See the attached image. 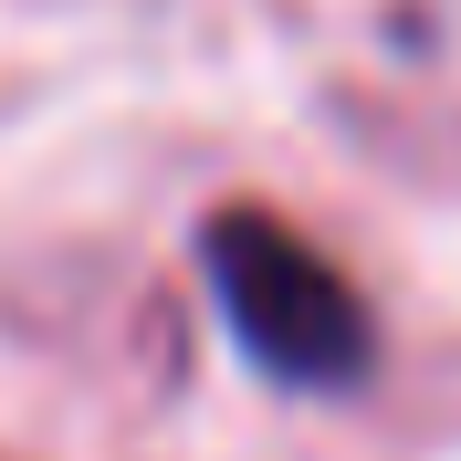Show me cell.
<instances>
[{"label":"cell","instance_id":"1","mask_svg":"<svg viewBox=\"0 0 461 461\" xmlns=\"http://www.w3.org/2000/svg\"><path fill=\"white\" fill-rule=\"evenodd\" d=\"M200 273H210V294H221V325L241 336V357H252L273 388H304V399L367 388L377 325H367V304H357V284H346L294 221H273V210H221V221L200 230Z\"/></svg>","mask_w":461,"mask_h":461}]
</instances>
